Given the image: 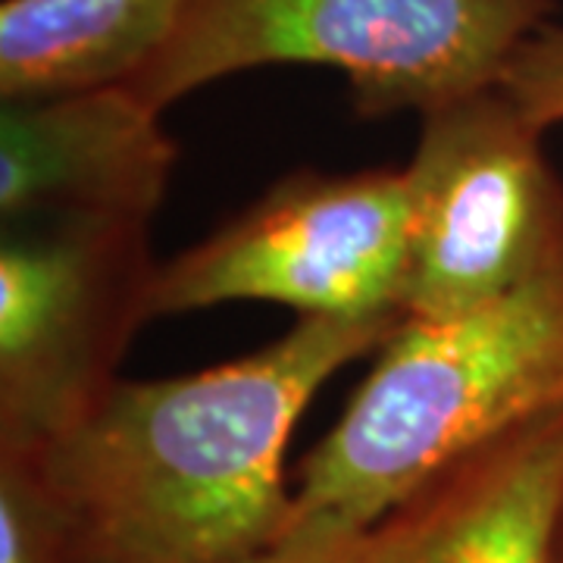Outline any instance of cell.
Here are the masks:
<instances>
[{"mask_svg": "<svg viewBox=\"0 0 563 563\" xmlns=\"http://www.w3.org/2000/svg\"><path fill=\"white\" fill-rule=\"evenodd\" d=\"M404 313L298 317L261 351L169 379H120L25 457L57 563H239L282 542L285 451L322 385ZM3 448V444H0Z\"/></svg>", "mask_w": 563, "mask_h": 563, "instance_id": "obj_1", "label": "cell"}, {"mask_svg": "<svg viewBox=\"0 0 563 563\" xmlns=\"http://www.w3.org/2000/svg\"><path fill=\"white\" fill-rule=\"evenodd\" d=\"M563 407V254L448 320L404 317L322 442L303 454L282 539L379 523L448 463Z\"/></svg>", "mask_w": 563, "mask_h": 563, "instance_id": "obj_2", "label": "cell"}, {"mask_svg": "<svg viewBox=\"0 0 563 563\" xmlns=\"http://www.w3.org/2000/svg\"><path fill=\"white\" fill-rule=\"evenodd\" d=\"M554 0H188L161 54L125 88L163 113L232 73L342 69L363 120L429 113L492 88Z\"/></svg>", "mask_w": 563, "mask_h": 563, "instance_id": "obj_3", "label": "cell"}, {"mask_svg": "<svg viewBox=\"0 0 563 563\" xmlns=\"http://www.w3.org/2000/svg\"><path fill=\"white\" fill-rule=\"evenodd\" d=\"M404 179V317H457L563 254V179L544 129L498 85L422 113Z\"/></svg>", "mask_w": 563, "mask_h": 563, "instance_id": "obj_4", "label": "cell"}, {"mask_svg": "<svg viewBox=\"0 0 563 563\" xmlns=\"http://www.w3.org/2000/svg\"><path fill=\"white\" fill-rule=\"evenodd\" d=\"M147 222L38 217L3 222L0 444L41 448L120 383L151 320Z\"/></svg>", "mask_w": 563, "mask_h": 563, "instance_id": "obj_5", "label": "cell"}, {"mask_svg": "<svg viewBox=\"0 0 563 563\" xmlns=\"http://www.w3.org/2000/svg\"><path fill=\"white\" fill-rule=\"evenodd\" d=\"M404 169H301L157 263L151 320L229 301H273L301 317L404 313Z\"/></svg>", "mask_w": 563, "mask_h": 563, "instance_id": "obj_6", "label": "cell"}, {"mask_svg": "<svg viewBox=\"0 0 563 563\" xmlns=\"http://www.w3.org/2000/svg\"><path fill=\"white\" fill-rule=\"evenodd\" d=\"M161 117L125 85L3 103V222L38 217L151 222L176 166V144L163 132Z\"/></svg>", "mask_w": 563, "mask_h": 563, "instance_id": "obj_7", "label": "cell"}, {"mask_svg": "<svg viewBox=\"0 0 563 563\" xmlns=\"http://www.w3.org/2000/svg\"><path fill=\"white\" fill-rule=\"evenodd\" d=\"M563 407L439 470L366 529L373 563H554Z\"/></svg>", "mask_w": 563, "mask_h": 563, "instance_id": "obj_8", "label": "cell"}, {"mask_svg": "<svg viewBox=\"0 0 563 563\" xmlns=\"http://www.w3.org/2000/svg\"><path fill=\"white\" fill-rule=\"evenodd\" d=\"M188 0H3L0 98L51 101L129 85L176 32Z\"/></svg>", "mask_w": 563, "mask_h": 563, "instance_id": "obj_9", "label": "cell"}, {"mask_svg": "<svg viewBox=\"0 0 563 563\" xmlns=\"http://www.w3.org/2000/svg\"><path fill=\"white\" fill-rule=\"evenodd\" d=\"M0 563H57L38 483L22 454L0 448Z\"/></svg>", "mask_w": 563, "mask_h": 563, "instance_id": "obj_10", "label": "cell"}, {"mask_svg": "<svg viewBox=\"0 0 563 563\" xmlns=\"http://www.w3.org/2000/svg\"><path fill=\"white\" fill-rule=\"evenodd\" d=\"M498 88L539 129L563 122V25L544 22L510 54Z\"/></svg>", "mask_w": 563, "mask_h": 563, "instance_id": "obj_11", "label": "cell"}, {"mask_svg": "<svg viewBox=\"0 0 563 563\" xmlns=\"http://www.w3.org/2000/svg\"><path fill=\"white\" fill-rule=\"evenodd\" d=\"M239 563H373L369 536L344 532V536H307V539H282L254 558Z\"/></svg>", "mask_w": 563, "mask_h": 563, "instance_id": "obj_12", "label": "cell"}, {"mask_svg": "<svg viewBox=\"0 0 563 563\" xmlns=\"http://www.w3.org/2000/svg\"><path fill=\"white\" fill-rule=\"evenodd\" d=\"M554 563H563V517L558 526V542H554Z\"/></svg>", "mask_w": 563, "mask_h": 563, "instance_id": "obj_13", "label": "cell"}]
</instances>
